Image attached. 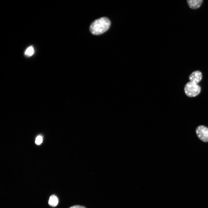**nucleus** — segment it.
Wrapping results in <instances>:
<instances>
[{
	"instance_id": "423d86ee",
	"label": "nucleus",
	"mask_w": 208,
	"mask_h": 208,
	"mask_svg": "<svg viewBox=\"0 0 208 208\" xmlns=\"http://www.w3.org/2000/svg\"><path fill=\"white\" fill-rule=\"evenodd\" d=\"M58 203V199L57 197L54 195H51L49 197L48 203L51 206L54 207L56 206Z\"/></svg>"
},
{
	"instance_id": "39448f33",
	"label": "nucleus",
	"mask_w": 208,
	"mask_h": 208,
	"mask_svg": "<svg viewBox=\"0 0 208 208\" xmlns=\"http://www.w3.org/2000/svg\"><path fill=\"white\" fill-rule=\"evenodd\" d=\"M188 4L191 8L195 9L199 8L203 3L202 0H188Z\"/></svg>"
},
{
	"instance_id": "1a4fd4ad",
	"label": "nucleus",
	"mask_w": 208,
	"mask_h": 208,
	"mask_svg": "<svg viewBox=\"0 0 208 208\" xmlns=\"http://www.w3.org/2000/svg\"><path fill=\"white\" fill-rule=\"evenodd\" d=\"M69 208H86V207L83 206L75 205L71 206Z\"/></svg>"
},
{
	"instance_id": "20e7f679",
	"label": "nucleus",
	"mask_w": 208,
	"mask_h": 208,
	"mask_svg": "<svg viewBox=\"0 0 208 208\" xmlns=\"http://www.w3.org/2000/svg\"><path fill=\"white\" fill-rule=\"evenodd\" d=\"M202 73L198 70L193 72L189 75V79L190 81L195 84H198L202 79Z\"/></svg>"
},
{
	"instance_id": "f03ea898",
	"label": "nucleus",
	"mask_w": 208,
	"mask_h": 208,
	"mask_svg": "<svg viewBox=\"0 0 208 208\" xmlns=\"http://www.w3.org/2000/svg\"><path fill=\"white\" fill-rule=\"evenodd\" d=\"M184 89L185 93L187 96L192 97L197 96L200 93L201 88L198 84L189 81L185 85Z\"/></svg>"
},
{
	"instance_id": "6e6552de",
	"label": "nucleus",
	"mask_w": 208,
	"mask_h": 208,
	"mask_svg": "<svg viewBox=\"0 0 208 208\" xmlns=\"http://www.w3.org/2000/svg\"><path fill=\"white\" fill-rule=\"evenodd\" d=\"M42 137L40 136H38L35 141L36 143L38 145L40 144L42 142Z\"/></svg>"
},
{
	"instance_id": "7ed1b4c3",
	"label": "nucleus",
	"mask_w": 208,
	"mask_h": 208,
	"mask_svg": "<svg viewBox=\"0 0 208 208\" xmlns=\"http://www.w3.org/2000/svg\"><path fill=\"white\" fill-rule=\"evenodd\" d=\"M196 135L198 138L204 142H208V128L203 125L198 126L196 129Z\"/></svg>"
},
{
	"instance_id": "0eeeda50",
	"label": "nucleus",
	"mask_w": 208,
	"mask_h": 208,
	"mask_svg": "<svg viewBox=\"0 0 208 208\" xmlns=\"http://www.w3.org/2000/svg\"><path fill=\"white\" fill-rule=\"evenodd\" d=\"M34 52V50L33 47L29 46L26 50L25 54V55L28 57H30L33 55Z\"/></svg>"
},
{
	"instance_id": "f257e3e1",
	"label": "nucleus",
	"mask_w": 208,
	"mask_h": 208,
	"mask_svg": "<svg viewBox=\"0 0 208 208\" xmlns=\"http://www.w3.org/2000/svg\"><path fill=\"white\" fill-rule=\"evenodd\" d=\"M111 22L106 17H103L96 20L91 24L90 30L92 34L95 35L101 34L109 28Z\"/></svg>"
}]
</instances>
